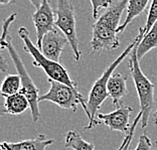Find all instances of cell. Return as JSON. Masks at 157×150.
<instances>
[{"mask_svg": "<svg viewBox=\"0 0 157 150\" xmlns=\"http://www.w3.org/2000/svg\"><path fill=\"white\" fill-rule=\"evenodd\" d=\"M128 2L127 0L113 1L112 5L96 20L90 42L93 52L111 51L120 45L118 28L121 15L128 6Z\"/></svg>", "mask_w": 157, "mask_h": 150, "instance_id": "obj_1", "label": "cell"}, {"mask_svg": "<svg viewBox=\"0 0 157 150\" xmlns=\"http://www.w3.org/2000/svg\"><path fill=\"white\" fill-rule=\"evenodd\" d=\"M143 37H144V30H143V27H141L140 29H139L138 35L133 39V41L125 48V51L114 60L111 65L107 67L102 76L95 82L94 85H93L91 91L89 93L88 100H87V109H88L87 117H88L89 122L87 126H85L84 130L93 129V128L96 127L97 125L101 124L96 117L98 115L97 113L99 111V109L101 108L103 102L109 97L108 88L107 87H108V82L110 80V78H111V76L113 75L114 71L116 70V67L123 62L124 59L130 56L132 49H133L138 42L143 38Z\"/></svg>", "mask_w": 157, "mask_h": 150, "instance_id": "obj_2", "label": "cell"}, {"mask_svg": "<svg viewBox=\"0 0 157 150\" xmlns=\"http://www.w3.org/2000/svg\"><path fill=\"white\" fill-rule=\"evenodd\" d=\"M18 34L23 41V44H24L23 49L27 53H29L33 60V66L40 67L45 73L46 76H48V80L59 82V83H63L67 86H69V87H71L75 91H80L78 90V84L71 78L70 74L67 71L66 67H63L59 63L53 62V60L46 59L45 56L42 55V52L38 49L37 46H35L33 44L27 28L20 27L18 29Z\"/></svg>", "mask_w": 157, "mask_h": 150, "instance_id": "obj_3", "label": "cell"}, {"mask_svg": "<svg viewBox=\"0 0 157 150\" xmlns=\"http://www.w3.org/2000/svg\"><path fill=\"white\" fill-rule=\"evenodd\" d=\"M139 44V42H138ZM132 49L129 59V70L131 77L133 79V82L136 88L138 98H139V105H140V113L142 114L141 119V128L145 130L147 127L149 116L152 111L153 105H154V88L155 85L149 80L142 72L140 65H139V60L137 58V45Z\"/></svg>", "mask_w": 157, "mask_h": 150, "instance_id": "obj_4", "label": "cell"}, {"mask_svg": "<svg viewBox=\"0 0 157 150\" xmlns=\"http://www.w3.org/2000/svg\"><path fill=\"white\" fill-rule=\"evenodd\" d=\"M5 48L8 52L10 58H11L13 62V65L17 71V74L19 75V77L21 79V85H22L21 93L25 95L28 101H29L33 120L34 122H37L39 117H40V112H39V107H38L39 105L38 99L40 95L38 94V89L34 85L33 79L28 75L26 67L23 65V62L21 60L18 52L14 48V46L12 44V38L10 35L6 37H1V40H0V49H1V52Z\"/></svg>", "mask_w": 157, "mask_h": 150, "instance_id": "obj_5", "label": "cell"}, {"mask_svg": "<svg viewBox=\"0 0 157 150\" xmlns=\"http://www.w3.org/2000/svg\"><path fill=\"white\" fill-rule=\"evenodd\" d=\"M55 12L56 26L66 35L71 48H72L75 60H78L81 59L82 52L78 48L76 14H75V6L73 2L70 0H59L56 1Z\"/></svg>", "mask_w": 157, "mask_h": 150, "instance_id": "obj_6", "label": "cell"}, {"mask_svg": "<svg viewBox=\"0 0 157 150\" xmlns=\"http://www.w3.org/2000/svg\"><path fill=\"white\" fill-rule=\"evenodd\" d=\"M48 82L51 84V88L46 94L39 96V102L48 101L63 109L73 110V111H77L78 106L81 104L87 115V101L80 91H75L69 86L59 82L52 80H48Z\"/></svg>", "mask_w": 157, "mask_h": 150, "instance_id": "obj_7", "label": "cell"}, {"mask_svg": "<svg viewBox=\"0 0 157 150\" xmlns=\"http://www.w3.org/2000/svg\"><path fill=\"white\" fill-rule=\"evenodd\" d=\"M31 3L36 6V10L33 13L31 18L36 29V46L38 49H40L44 35L52 30L58 29L56 26V12L55 9L52 8L51 3L46 0L42 1L31 0Z\"/></svg>", "mask_w": 157, "mask_h": 150, "instance_id": "obj_8", "label": "cell"}, {"mask_svg": "<svg viewBox=\"0 0 157 150\" xmlns=\"http://www.w3.org/2000/svg\"><path fill=\"white\" fill-rule=\"evenodd\" d=\"M133 108L121 105L115 111L107 114H98L97 119L100 123H104L111 131H118L127 134L130 130V116Z\"/></svg>", "mask_w": 157, "mask_h": 150, "instance_id": "obj_9", "label": "cell"}, {"mask_svg": "<svg viewBox=\"0 0 157 150\" xmlns=\"http://www.w3.org/2000/svg\"><path fill=\"white\" fill-rule=\"evenodd\" d=\"M67 42L69 40L67 39V37H63L59 33V30L56 29L44 35L41 42V48L39 51L42 52V55L46 59L59 63L60 53L63 51Z\"/></svg>", "mask_w": 157, "mask_h": 150, "instance_id": "obj_10", "label": "cell"}, {"mask_svg": "<svg viewBox=\"0 0 157 150\" xmlns=\"http://www.w3.org/2000/svg\"><path fill=\"white\" fill-rule=\"evenodd\" d=\"M128 75L122 73L113 74L108 82V93L109 97L112 99L113 105L116 108L122 105V99L127 95L128 89L126 86V81Z\"/></svg>", "mask_w": 157, "mask_h": 150, "instance_id": "obj_11", "label": "cell"}, {"mask_svg": "<svg viewBox=\"0 0 157 150\" xmlns=\"http://www.w3.org/2000/svg\"><path fill=\"white\" fill-rule=\"evenodd\" d=\"M28 108H30V104L26 96L21 92L15 95L9 96L5 98L4 105H3V114H10V115H21Z\"/></svg>", "mask_w": 157, "mask_h": 150, "instance_id": "obj_12", "label": "cell"}, {"mask_svg": "<svg viewBox=\"0 0 157 150\" xmlns=\"http://www.w3.org/2000/svg\"><path fill=\"white\" fill-rule=\"evenodd\" d=\"M53 142V139H48L44 134H39L33 139L20 142H7V144L10 150H45Z\"/></svg>", "mask_w": 157, "mask_h": 150, "instance_id": "obj_13", "label": "cell"}, {"mask_svg": "<svg viewBox=\"0 0 157 150\" xmlns=\"http://www.w3.org/2000/svg\"><path fill=\"white\" fill-rule=\"evenodd\" d=\"M148 4V0H129L127 6V16L124 20V22L120 24L119 28H118V33H123L125 28L129 25L135 17L140 15L144 10H146Z\"/></svg>", "mask_w": 157, "mask_h": 150, "instance_id": "obj_14", "label": "cell"}, {"mask_svg": "<svg viewBox=\"0 0 157 150\" xmlns=\"http://www.w3.org/2000/svg\"><path fill=\"white\" fill-rule=\"evenodd\" d=\"M157 48V22L150 31L146 33L137 45V58L140 60L143 56L153 48Z\"/></svg>", "mask_w": 157, "mask_h": 150, "instance_id": "obj_15", "label": "cell"}, {"mask_svg": "<svg viewBox=\"0 0 157 150\" xmlns=\"http://www.w3.org/2000/svg\"><path fill=\"white\" fill-rule=\"evenodd\" d=\"M65 147L74 150H95L94 143L86 141L76 130H71L67 133Z\"/></svg>", "mask_w": 157, "mask_h": 150, "instance_id": "obj_16", "label": "cell"}, {"mask_svg": "<svg viewBox=\"0 0 157 150\" xmlns=\"http://www.w3.org/2000/svg\"><path fill=\"white\" fill-rule=\"evenodd\" d=\"M21 89H22V85H21L19 75H7L1 86V95L5 98L9 97L21 92Z\"/></svg>", "mask_w": 157, "mask_h": 150, "instance_id": "obj_17", "label": "cell"}, {"mask_svg": "<svg viewBox=\"0 0 157 150\" xmlns=\"http://www.w3.org/2000/svg\"><path fill=\"white\" fill-rule=\"evenodd\" d=\"M156 22H157V0H154V1L151 2L150 8H149L148 15H147V20L145 22V25L143 26L144 35L150 31V29L154 26V24Z\"/></svg>", "mask_w": 157, "mask_h": 150, "instance_id": "obj_18", "label": "cell"}, {"mask_svg": "<svg viewBox=\"0 0 157 150\" xmlns=\"http://www.w3.org/2000/svg\"><path fill=\"white\" fill-rule=\"evenodd\" d=\"M113 1L111 0H92L91 4L93 8V17L97 20L99 18V12L102 8L108 9L110 6L112 5Z\"/></svg>", "mask_w": 157, "mask_h": 150, "instance_id": "obj_19", "label": "cell"}, {"mask_svg": "<svg viewBox=\"0 0 157 150\" xmlns=\"http://www.w3.org/2000/svg\"><path fill=\"white\" fill-rule=\"evenodd\" d=\"M134 150H152V141L148 135L142 134L139 136L138 144Z\"/></svg>", "mask_w": 157, "mask_h": 150, "instance_id": "obj_20", "label": "cell"}, {"mask_svg": "<svg viewBox=\"0 0 157 150\" xmlns=\"http://www.w3.org/2000/svg\"><path fill=\"white\" fill-rule=\"evenodd\" d=\"M141 119H142V114H141L140 112H139V114L137 115V117L134 119L133 123L131 124V127H130V130H129V132H128V133L126 134V136H125L124 140H123V142H122V144H121V146H120L119 149H118V150H123V148H124L125 144H126V142H127L128 140H129V138H130V136H131V134H133L134 132H135V129H136L137 124H138L139 121H141Z\"/></svg>", "mask_w": 157, "mask_h": 150, "instance_id": "obj_21", "label": "cell"}, {"mask_svg": "<svg viewBox=\"0 0 157 150\" xmlns=\"http://www.w3.org/2000/svg\"><path fill=\"white\" fill-rule=\"evenodd\" d=\"M133 135H134V133H133V134H131V136H130V138H129V140H128V141L126 142V144H125L123 150H130V145H131L132 139H133Z\"/></svg>", "mask_w": 157, "mask_h": 150, "instance_id": "obj_22", "label": "cell"}, {"mask_svg": "<svg viewBox=\"0 0 157 150\" xmlns=\"http://www.w3.org/2000/svg\"><path fill=\"white\" fill-rule=\"evenodd\" d=\"M0 147H1V150H10L8 147V144H7V142H3V143L0 145Z\"/></svg>", "mask_w": 157, "mask_h": 150, "instance_id": "obj_23", "label": "cell"}, {"mask_svg": "<svg viewBox=\"0 0 157 150\" xmlns=\"http://www.w3.org/2000/svg\"><path fill=\"white\" fill-rule=\"evenodd\" d=\"M152 120H153V123H154L155 125H157V109H156V111L153 113Z\"/></svg>", "mask_w": 157, "mask_h": 150, "instance_id": "obj_24", "label": "cell"}, {"mask_svg": "<svg viewBox=\"0 0 157 150\" xmlns=\"http://www.w3.org/2000/svg\"><path fill=\"white\" fill-rule=\"evenodd\" d=\"M0 3L1 4H9V3H14V1H3V0H0Z\"/></svg>", "mask_w": 157, "mask_h": 150, "instance_id": "obj_25", "label": "cell"}, {"mask_svg": "<svg viewBox=\"0 0 157 150\" xmlns=\"http://www.w3.org/2000/svg\"><path fill=\"white\" fill-rule=\"evenodd\" d=\"M154 146H155V147L157 148V140H156V141L154 142Z\"/></svg>", "mask_w": 157, "mask_h": 150, "instance_id": "obj_26", "label": "cell"}]
</instances>
